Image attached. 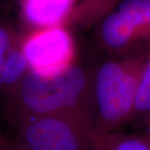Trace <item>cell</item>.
<instances>
[{
    "instance_id": "5b68a950",
    "label": "cell",
    "mask_w": 150,
    "mask_h": 150,
    "mask_svg": "<svg viewBox=\"0 0 150 150\" xmlns=\"http://www.w3.org/2000/svg\"><path fill=\"white\" fill-rule=\"evenodd\" d=\"M22 46L28 69L40 74H55L74 63V41L65 26L23 34Z\"/></svg>"
},
{
    "instance_id": "ba28073f",
    "label": "cell",
    "mask_w": 150,
    "mask_h": 150,
    "mask_svg": "<svg viewBox=\"0 0 150 150\" xmlns=\"http://www.w3.org/2000/svg\"><path fill=\"white\" fill-rule=\"evenodd\" d=\"M123 0H79L66 25L88 28L96 25L107 13Z\"/></svg>"
},
{
    "instance_id": "6da1fadb",
    "label": "cell",
    "mask_w": 150,
    "mask_h": 150,
    "mask_svg": "<svg viewBox=\"0 0 150 150\" xmlns=\"http://www.w3.org/2000/svg\"><path fill=\"white\" fill-rule=\"evenodd\" d=\"M92 76L93 70L77 63L53 75L28 69L16 88L2 98L4 117L12 127L28 118L82 108H93Z\"/></svg>"
},
{
    "instance_id": "7c38bea8",
    "label": "cell",
    "mask_w": 150,
    "mask_h": 150,
    "mask_svg": "<svg viewBox=\"0 0 150 150\" xmlns=\"http://www.w3.org/2000/svg\"><path fill=\"white\" fill-rule=\"evenodd\" d=\"M137 124L140 126V133L150 139V111Z\"/></svg>"
},
{
    "instance_id": "7a4b0ae2",
    "label": "cell",
    "mask_w": 150,
    "mask_h": 150,
    "mask_svg": "<svg viewBox=\"0 0 150 150\" xmlns=\"http://www.w3.org/2000/svg\"><path fill=\"white\" fill-rule=\"evenodd\" d=\"M149 55L150 48L108 57L93 70L95 139L132 123L140 81Z\"/></svg>"
},
{
    "instance_id": "30bf717a",
    "label": "cell",
    "mask_w": 150,
    "mask_h": 150,
    "mask_svg": "<svg viewBox=\"0 0 150 150\" xmlns=\"http://www.w3.org/2000/svg\"><path fill=\"white\" fill-rule=\"evenodd\" d=\"M150 111V55L140 81L131 123H137Z\"/></svg>"
},
{
    "instance_id": "277c9868",
    "label": "cell",
    "mask_w": 150,
    "mask_h": 150,
    "mask_svg": "<svg viewBox=\"0 0 150 150\" xmlns=\"http://www.w3.org/2000/svg\"><path fill=\"white\" fill-rule=\"evenodd\" d=\"M97 40L108 57L150 48V0H123L96 24Z\"/></svg>"
},
{
    "instance_id": "9a60e30c",
    "label": "cell",
    "mask_w": 150,
    "mask_h": 150,
    "mask_svg": "<svg viewBox=\"0 0 150 150\" xmlns=\"http://www.w3.org/2000/svg\"><path fill=\"white\" fill-rule=\"evenodd\" d=\"M16 1H20V0H0V3H6V4H8V3L16 2Z\"/></svg>"
},
{
    "instance_id": "8fae6325",
    "label": "cell",
    "mask_w": 150,
    "mask_h": 150,
    "mask_svg": "<svg viewBox=\"0 0 150 150\" xmlns=\"http://www.w3.org/2000/svg\"><path fill=\"white\" fill-rule=\"evenodd\" d=\"M19 33L9 24L0 21V76L11 47Z\"/></svg>"
},
{
    "instance_id": "4fadbf2b",
    "label": "cell",
    "mask_w": 150,
    "mask_h": 150,
    "mask_svg": "<svg viewBox=\"0 0 150 150\" xmlns=\"http://www.w3.org/2000/svg\"><path fill=\"white\" fill-rule=\"evenodd\" d=\"M9 138H8L0 129V150H8Z\"/></svg>"
},
{
    "instance_id": "52a82bcc",
    "label": "cell",
    "mask_w": 150,
    "mask_h": 150,
    "mask_svg": "<svg viewBox=\"0 0 150 150\" xmlns=\"http://www.w3.org/2000/svg\"><path fill=\"white\" fill-rule=\"evenodd\" d=\"M23 34L18 35L11 47L9 54L0 76V97L2 98L8 96L28 71L27 59L23 51Z\"/></svg>"
},
{
    "instance_id": "5bb4252c",
    "label": "cell",
    "mask_w": 150,
    "mask_h": 150,
    "mask_svg": "<svg viewBox=\"0 0 150 150\" xmlns=\"http://www.w3.org/2000/svg\"><path fill=\"white\" fill-rule=\"evenodd\" d=\"M8 150H24L13 138H9Z\"/></svg>"
},
{
    "instance_id": "9c48e42d",
    "label": "cell",
    "mask_w": 150,
    "mask_h": 150,
    "mask_svg": "<svg viewBox=\"0 0 150 150\" xmlns=\"http://www.w3.org/2000/svg\"><path fill=\"white\" fill-rule=\"evenodd\" d=\"M93 150H150V139L142 133L116 130L95 139Z\"/></svg>"
},
{
    "instance_id": "8992f818",
    "label": "cell",
    "mask_w": 150,
    "mask_h": 150,
    "mask_svg": "<svg viewBox=\"0 0 150 150\" xmlns=\"http://www.w3.org/2000/svg\"><path fill=\"white\" fill-rule=\"evenodd\" d=\"M20 14L30 32L65 26L77 0H20Z\"/></svg>"
},
{
    "instance_id": "3957f363",
    "label": "cell",
    "mask_w": 150,
    "mask_h": 150,
    "mask_svg": "<svg viewBox=\"0 0 150 150\" xmlns=\"http://www.w3.org/2000/svg\"><path fill=\"white\" fill-rule=\"evenodd\" d=\"M11 128L24 150H93L95 142L93 108L28 118Z\"/></svg>"
}]
</instances>
